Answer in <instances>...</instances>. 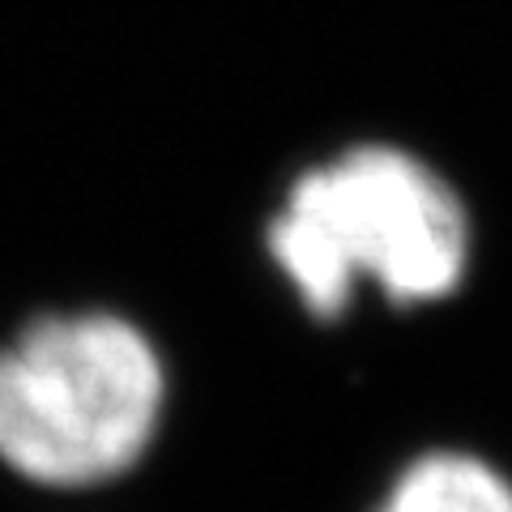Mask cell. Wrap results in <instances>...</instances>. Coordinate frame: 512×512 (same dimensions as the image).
Returning a JSON list of instances; mask_svg holds the SVG:
<instances>
[{"label": "cell", "instance_id": "1", "mask_svg": "<svg viewBox=\"0 0 512 512\" xmlns=\"http://www.w3.org/2000/svg\"><path fill=\"white\" fill-rule=\"evenodd\" d=\"M167 372L120 316H47L0 350V466L47 491L133 474L163 423Z\"/></svg>", "mask_w": 512, "mask_h": 512}, {"label": "cell", "instance_id": "2", "mask_svg": "<svg viewBox=\"0 0 512 512\" xmlns=\"http://www.w3.org/2000/svg\"><path fill=\"white\" fill-rule=\"evenodd\" d=\"M466 214L440 175L402 150H350L291 188L269 231L278 265L316 316H338L359 278L397 303L440 299L466 269Z\"/></svg>", "mask_w": 512, "mask_h": 512}, {"label": "cell", "instance_id": "3", "mask_svg": "<svg viewBox=\"0 0 512 512\" xmlns=\"http://www.w3.org/2000/svg\"><path fill=\"white\" fill-rule=\"evenodd\" d=\"M376 512H512V483L470 453H427L393 478Z\"/></svg>", "mask_w": 512, "mask_h": 512}]
</instances>
